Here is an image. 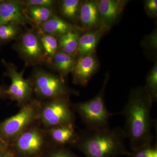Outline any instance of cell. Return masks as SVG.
I'll list each match as a JSON object with an SVG mask.
<instances>
[{"instance_id": "obj_12", "label": "cell", "mask_w": 157, "mask_h": 157, "mask_svg": "<svg viewBox=\"0 0 157 157\" xmlns=\"http://www.w3.org/2000/svg\"><path fill=\"white\" fill-rule=\"evenodd\" d=\"M127 2L124 0L98 1L101 27L109 30L120 17Z\"/></svg>"}, {"instance_id": "obj_25", "label": "cell", "mask_w": 157, "mask_h": 157, "mask_svg": "<svg viewBox=\"0 0 157 157\" xmlns=\"http://www.w3.org/2000/svg\"><path fill=\"white\" fill-rule=\"evenodd\" d=\"M21 2L26 7L39 6L49 8H51L55 3V1L53 0H27Z\"/></svg>"}, {"instance_id": "obj_20", "label": "cell", "mask_w": 157, "mask_h": 157, "mask_svg": "<svg viewBox=\"0 0 157 157\" xmlns=\"http://www.w3.org/2000/svg\"><path fill=\"white\" fill-rule=\"evenodd\" d=\"M40 33L41 34L40 36L39 35V38L44 50L45 59L47 58L48 61L50 62L59 49L58 39L52 35L42 33Z\"/></svg>"}, {"instance_id": "obj_31", "label": "cell", "mask_w": 157, "mask_h": 157, "mask_svg": "<svg viewBox=\"0 0 157 157\" xmlns=\"http://www.w3.org/2000/svg\"><path fill=\"white\" fill-rule=\"evenodd\" d=\"M6 151V150H5L0 151V157H2L3 155L5 154Z\"/></svg>"}, {"instance_id": "obj_21", "label": "cell", "mask_w": 157, "mask_h": 157, "mask_svg": "<svg viewBox=\"0 0 157 157\" xmlns=\"http://www.w3.org/2000/svg\"><path fill=\"white\" fill-rule=\"evenodd\" d=\"M82 2L79 0H64L61 4V12L65 17L75 21L78 19Z\"/></svg>"}, {"instance_id": "obj_28", "label": "cell", "mask_w": 157, "mask_h": 157, "mask_svg": "<svg viewBox=\"0 0 157 157\" xmlns=\"http://www.w3.org/2000/svg\"><path fill=\"white\" fill-rule=\"evenodd\" d=\"M6 88L5 86H0V98L5 99V98H7L6 92Z\"/></svg>"}, {"instance_id": "obj_26", "label": "cell", "mask_w": 157, "mask_h": 157, "mask_svg": "<svg viewBox=\"0 0 157 157\" xmlns=\"http://www.w3.org/2000/svg\"><path fill=\"white\" fill-rule=\"evenodd\" d=\"M144 9L148 16L152 17L157 15V0H147L144 2Z\"/></svg>"}, {"instance_id": "obj_23", "label": "cell", "mask_w": 157, "mask_h": 157, "mask_svg": "<svg viewBox=\"0 0 157 157\" xmlns=\"http://www.w3.org/2000/svg\"><path fill=\"white\" fill-rule=\"evenodd\" d=\"M153 102L157 100V64L156 63L146 77V85L144 86Z\"/></svg>"}, {"instance_id": "obj_14", "label": "cell", "mask_w": 157, "mask_h": 157, "mask_svg": "<svg viewBox=\"0 0 157 157\" xmlns=\"http://www.w3.org/2000/svg\"><path fill=\"white\" fill-rule=\"evenodd\" d=\"M48 133L54 143L63 147L67 144L75 145L79 138L74 124L62 125L48 129Z\"/></svg>"}, {"instance_id": "obj_24", "label": "cell", "mask_w": 157, "mask_h": 157, "mask_svg": "<svg viewBox=\"0 0 157 157\" xmlns=\"http://www.w3.org/2000/svg\"><path fill=\"white\" fill-rule=\"evenodd\" d=\"M127 157H157V144H148L130 152Z\"/></svg>"}, {"instance_id": "obj_10", "label": "cell", "mask_w": 157, "mask_h": 157, "mask_svg": "<svg viewBox=\"0 0 157 157\" xmlns=\"http://www.w3.org/2000/svg\"><path fill=\"white\" fill-rule=\"evenodd\" d=\"M99 67V63L94 54L78 57L72 72L73 83L86 86Z\"/></svg>"}, {"instance_id": "obj_17", "label": "cell", "mask_w": 157, "mask_h": 157, "mask_svg": "<svg viewBox=\"0 0 157 157\" xmlns=\"http://www.w3.org/2000/svg\"><path fill=\"white\" fill-rule=\"evenodd\" d=\"M52 65L59 73L60 76H65L73 72L76 63L75 56L69 55L58 49L50 61Z\"/></svg>"}, {"instance_id": "obj_8", "label": "cell", "mask_w": 157, "mask_h": 157, "mask_svg": "<svg viewBox=\"0 0 157 157\" xmlns=\"http://www.w3.org/2000/svg\"><path fill=\"white\" fill-rule=\"evenodd\" d=\"M14 48L27 64L35 65L45 59L39 36L29 30L21 35Z\"/></svg>"}, {"instance_id": "obj_2", "label": "cell", "mask_w": 157, "mask_h": 157, "mask_svg": "<svg viewBox=\"0 0 157 157\" xmlns=\"http://www.w3.org/2000/svg\"><path fill=\"white\" fill-rule=\"evenodd\" d=\"M75 144L86 157H117L128 155L123 128L116 127L105 130L86 129L79 133Z\"/></svg>"}, {"instance_id": "obj_7", "label": "cell", "mask_w": 157, "mask_h": 157, "mask_svg": "<svg viewBox=\"0 0 157 157\" xmlns=\"http://www.w3.org/2000/svg\"><path fill=\"white\" fill-rule=\"evenodd\" d=\"M6 68V74L11 80V84L6 92L7 98L24 105L28 103L33 90L31 82L24 77L25 70L18 72L15 65L2 59Z\"/></svg>"}, {"instance_id": "obj_11", "label": "cell", "mask_w": 157, "mask_h": 157, "mask_svg": "<svg viewBox=\"0 0 157 157\" xmlns=\"http://www.w3.org/2000/svg\"><path fill=\"white\" fill-rule=\"evenodd\" d=\"M17 150L25 154H33L41 150L45 143L43 134L37 128L28 129L14 141Z\"/></svg>"}, {"instance_id": "obj_6", "label": "cell", "mask_w": 157, "mask_h": 157, "mask_svg": "<svg viewBox=\"0 0 157 157\" xmlns=\"http://www.w3.org/2000/svg\"><path fill=\"white\" fill-rule=\"evenodd\" d=\"M39 117L44 126L48 129L62 125L74 124L75 121L69 97L52 99L41 106Z\"/></svg>"}, {"instance_id": "obj_27", "label": "cell", "mask_w": 157, "mask_h": 157, "mask_svg": "<svg viewBox=\"0 0 157 157\" xmlns=\"http://www.w3.org/2000/svg\"><path fill=\"white\" fill-rule=\"evenodd\" d=\"M50 157H77L73 154L71 152L66 149L63 147L56 150L51 155Z\"/></svg>"}, {"instance_id": "obj_29", "label": "cell", "mask_w": 157, "mask_h": 157, "mask_svg": "<svg viewBox=\"0 0 157 157\" xmlns=\"http://www.w3.org/2000/svg\"><path fill=\"white\" fill-rule=\"evenodd\" d=\"M8 144L3 141L0 138V151L5 150L7 148Z\"/></svg>"}, {"instance_id": "obj_1", "label": "cell", "mask_w": 157, "mask_h": 157, "mask_svg": "<svg viewBox=\"0 0 157 157\" xmlns=\"http://www.w3.org/2000/svg\"><path fill=\"white\" fill-rule=\"evenodd\" d=\"M153 101L144 86L132 89L121 114L125 119L123 128L132 151L152 144V129L155 121L151 117Z\"/></svg>"}, {"instance_id": "obj_22", "label": "cell", "mask_w": 157, "mask_h": 157, "mask_svg": "<svg viewBox=\"0 0 157 157\" xmlns=\"http://www.w3.org/2000/svg\"><path fill=\"white\" fill-rule=\"evenodd\" d=\"M20 26L11 24L0 25V44L18 39L21 35Z\"/></svg>"}, {"instance_id": "obj_13", "label": "cell", "mask_w": 157, "mask_h": 157, "mask_svg": "<svg viewBox=\"0 0 157 157\" xmlns=\"http://www.w3.org/2000/svg\"><path fill=\"white\" fill-rule=\"evenodd\" d=\"M78 20L83 30L98 29L101 27V20L98 1H86L82 3Z\"/></svg>"}, {"instance_id": "obj_19", "label": "cell", "mask_w": 157, "mask_h": 157, "mask_svg": "<svg viewBox=\"0 0 157 157\" xmlns=\"http://www.w3.org/2000/svg\"><path fill=\"white\" fill-rule=\"evenodd\" d=\"M27 14L31 21L41 25L55 14L51 8L39 6L26 7Z\"/></svg>"}, {"instance_id": "obj_4", "label": "cell", "mask_w": 157, "mask_h": 157, "mask_svg": "<svg viewBox=\"0 0 157 157\" xmlns=\"http://www.w3.org/2000/svg\"><path fill=\"white\" fill-rule=\"evenodd\" d=\"M41 105L37 101L24 105L19 112L0 123V138L7 144L13 142L39 117Z\"/></svg>"}, {"instance_id": "obj_18", "label": "cell", "mask_w": 157, "mask_h": 157, "mask_svg": "<svg viewBox=\"0 0 157 157\" xmlns=\"http://www.w3.org/2000/svg\"><path fill=\"white\" fill-rule=\"evenodd\" d=\"M79 31L70 32L59 37V49L69 55L76 57L78 51Z\"/></svg>"}, {"instance_id": "obj_9", "label": "cell", "mask_w": 157, "mask_h": 157, "mask_svg": "<svg viewBox=\"0 0 157 157\" xmlns=\"http://www.w3.org/2000/svg\"><path fill=\"white\" fill-rule=\"evenodd\" d=\"M30 22L21 1L0 0V25H25Z\"/></svg>"}, {"instance_id": "obj_3", "label": "cell", "mask_w": 157, "mask_h": 157, "mask_svg": "<svg viewBox=\"0 0 157 157\" xmlns=\"http://www.w3.org/2000/svg\"><path fill=\"white\" fill-rule=\"evenodd\" d=\"M109 79L107 74L100 91L89 101L75 104L73 108L79 114L86 129L105 130L110 128L109 120L113 113L107 109L105 101V90Z\"/></svg>"}, {"instance_id": "obj_5", "label": "cell", "mask_w": 157, "mask_h": 157, "mask_svg": "<svg viewBox=\"0 0 157 157\" xmlns=\"http://www.w3.org/2000/svg\"><path fill=\"white\" fill-rule=\"evenodd\" d=\"M32 83L33 89L40 98L50 100L69 97L71 94H77L68 87L64 78L48 73L45 70L38 69L35 70Z\"/></svg>"}, {"instance_id": "obj_30", "label": "cell", "mask_w": 157, "mask_h": 157, "mask_svg": "<svg viewBox=\"0 0 157 157\" xmlns=\"http://www.w3.org/2000/svg\"><path fill=\"white\" fill-rule=\"evenodd\" d=\"M2 157H13V156L10 153L6 151L3 155Z\"/></svg>"}, {"instance_id": "obj_16", "label": "cell", "mask_w": 157, "mask_h": 157, "mask_svg": "<svg viewBox=\"0 0 157 157\" xmlns=\"http://www.w3.org/2000/svg\"><path fill=\"white\" fill-rule=\"evenodd\" d=\"M107 30H108L104 27H101L98 29L85 33L79 37L77 56L94 54L98 42Z\"/></svg>"}, {"instance_id": "obj_15", "label": "cell", "mask_w": 157, "mask_h": 157, "mask_svg": "<svg viewBox=\"0 0 157 157\" xmlns=\"http://www.w3.org/2000/svg\"><path fill=\"white\" fill-rule=\"evenodd\" d=\"M40 33L48 34L55 37H60L70 32L83 30L78 26L70 24L56 16L40 25Z\"/></svg>"}]
</instances>
